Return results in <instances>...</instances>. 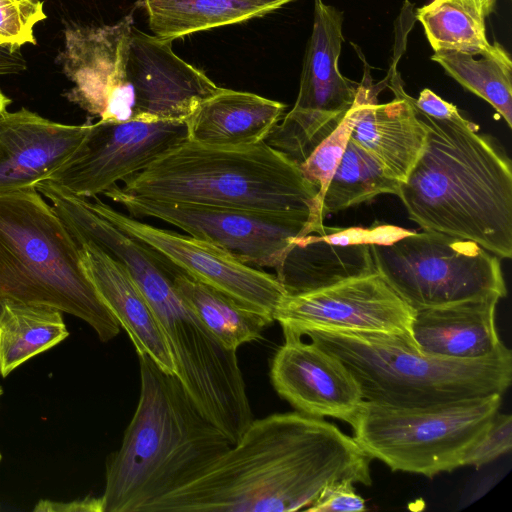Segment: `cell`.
<instances>
[{
    "instance_id": "8fae6325",
    "label": "cell",
    "mask_w": 512,
    "mask_h": 512,
    "mask_svg": "<svg viewBox=\"0 0 512 512\" xmlns=\"http://www.w3.org/2000/svg\"><path fill=\"white\" fill-rule=\"evenodd\" d=\"M186 140V121L100 120L89 124L77 149L46 180L72 195L92 198Z\"/></svg>"
},
{
    "instance_id": "f546056e",
    "label": "cell",
    "mask_w": 512,
    "mask_h": 512,
    "mask_svg": "<svg viewBox=\"0 0 512 512\" xmlns=\"http://www.w3.org/2000/svg\"><path fill=\"white\" fill-rule=\"evenodd\" d=\"M44 19L40 0H0V43L13 49L36 44L34 27Z\"/></svg>"
},
{
    "instance_id": "2e32d148",
    "label": "cell",
    "mask_w": 512,
    "mask_h": 512,
    "mask_svg": "<svg viewBox=\"0 0 512 512\" xmlns=\"http://www.w3.org/2000/svg\"><path fill=\"white\" fill-rule=\"evenodd\" d=\"M283 334L270 368L275 391L298 412L350 424L364 401L354 376L315 343L290 331Z\"/></svg>"
},
{
    "instance_id": "d590c367",
    "label": "cell",
    "mask_w": 512,
    "mask_h": 512,
    "mask_svg": "<svg viewBox=\"0 0 512 512\" xmlns=\"http://www.w3.org/2000/svg\"><path fill=\"white\" fill-rule=\"evenodd\" d=\"M476 12L481 18H487L495 9L497 0H457Z\"/></svg>"
},
{
    "instance_id": "e0dca14e",
    "label": "cell",
    "mask_w": 512,
    "mask_h": 512,
    "mask_svg": "<svg viewBox=\"0 0 512 512\" xmlns=\"http://www.w3.org/2000/svg\"><path fill=\"white\" fill-rule=\"evenodd\" d=\"M400 80L399 75L391 78L395 98L380 104L377 87L365 74L354 101L350 138L376 160L386 175L402 183L423 151L427 129Z\"/></svg>"
},
{
    "instance_id": "d6a6232c",
    "label": "cell",
    "mask_w": 512,
    "mask_h": 512,
    "mask_svg": "<svg viewBox=\"0 0 512 512\" xmlns=\"http://www.w3.org/2000/svg\"><path fill=\"white\" fill-rule=\"evenodd\" d=\"M413 104L418 111L436 120H451L461 115L455 105L428 88H424L419 97L413 99Z\"/></svg>"
},
{
    "instance_id": "5b68a950",
    "label": "cell",
    "mask_w": 512,
    "mask_h": 512,
    "mask_svg": "<svg viewBox=\"0 0 512 512\" xmlns=\"http://www.w3.org/2000/svg\"><path fill=\"white\" fill-rule=\"evenodd\" d=\"M336 356L365 401L393 408H427L503 395L512 380V353L460 361L426 355L407 335L309 329L301 333Z\"/></svg>"
},
{
    "instance_id": "5bb4252c",
    "label": "cell",
    "mask_w": 512,
    "mask_h": 512,
    "mask_svg": "<svg viewBox=\"0 0 512 512\" xmlns=\"http://www.w3.org/2000/svg\"><path fill=\"white\" fill-rule=\"evenodd\" d=\"M133 17L112 25L69 26L57 61L74 86L64 93L72 103L101 121L134 119L135 100L126 80Z\"/></svg>"
},
{
    "instance_id": "484cf974",
    "label": "cell",
    "mask_w": 512,
    "mask_h": 512,
    "mask_svg": "<svg viewBox=\"0 0 512 512\" xmlns=\"http://www.w3.org/2000/svg\"><path fill=\"white\" fill-rule=\"evenodd\" d=\"M475 56L450 50L434 51L431 60L461 86L488 102L512 127V61L498 42Z\"/></svg>"
},
{
    "instance_id": "74e56055",
    "label": "cell",
    "mask_w": 512,
    "mask_h": 512,
    "mask_svg": "<svg viewBox=\"0 0 512 512\" xmlns=\"http://www.w3.org/2000/svg\"><path fill=\"white\" fill-rule=\"evenodd\" d=\"M1 310H2V301L0 300V314H1Z\"/></svg>"
},
{
    "instance_id": "7402d4cb",
    "label": "cell",
    "mask_w": 512,
    "mask_h": 512,
    "mask_svg": "<svg viewBox=\"0 0 512 512\" xmlns=\"http://www.w3.org/2000/svg\"><path fill=\"white\" fill-rule=\"evenodd\" d=\"M275 270L287 295L377 272L369 244H331L317 233L298 238Z\"/></svg>"
},
{
    "instance_id": "44dd1931",
    "label": "cell",
    "mask_w": 512,
    "mask_h": 512,
    "mask_svg": "<svg viewBox=\"0 0 512 512\" xmlns=\"http://www.w3.org/2000/svg\"><path fill=\"white\" fill-rule=\"evenodd\" d=\"M285 108L254 93L220 87L186 120L188 140L218 147L254 145L266 140Z\"/></svg>"
},
{
    "instance_id": "9c48e42d",
    "label": "cell",
    "mask_w": 512,
    "mask_h": 512,
    "mask_svg": "<svg viewBox=\"0 0 512 512\" xmlns=\"http://www.w3.org/2000/svg\"><path fill=\"white\" fill-rule=\"evenodd\" d=\"M342 27L341 11L314 0L296 102L265 140L297 166L338 126L357 95L359 84L344 77L338 67Z\"/></svg>"
},
{
    "instance_id": "f1b7e54d",
    "label": "cell",
    "mask_w": 512,
    "mask_h": 512,
    "mask_svg": "<svg viewBox=\"0 0 512 512\" xmlns=\"http://www.w3.org/2000/svg\"><path fill=\"white\" fill-rule=\"evenodd\" d=\"M353 123L354 103L338 126L298 165L302 176L318 190L321 202L345 151Z\"/></svg>"
},
{
    "instance_id": "ab89813d",
    "label": "cell",
    "mask_w": 512,
    "mask_h": 512,
    "mask_svg": "<svg viewBox=\"0 0 512 512\" xmlns=\"http://www.w3.org/2000/svg\"><path fill=\"white\" fill-rule=\"evenodd\" d=\"M1 460H2V454H1V452H0V462H1Z\"/></svg>"
},
{
    "instance_id": "836d02e7",
    "label": "cell",
    "mask_w": 512,
    "mask_h": 512,
    "mask_svg": "<svg viewBox=\"0 0 512 512\" xmlns=\"http://www.w3.org/2000/svg\"><path fill=\"white\" fill-rule=\"evenodd\" d=\"M35 512H103L102 497L86 496L70 502L40 500L33 509Z\"/></svg>"
},
{
    "instance_id": "8d00e7d4",
    "label": "cell",
    "mask_w": 512,
    "mask_h": 512,
    "mask_svg": "<svg viewBox=\"0 0 512 512\" xmlns=\"http://www.w3.org/2000/svg\"><path fill=\"white\" fill-rule=\"evenodd\" d=\"M11 99L8 98L0 89V115L7 111V107L10 105Z\"/></svg>"
},
{
    "instance_id": "e575fe53",
    "label": "cell",
    "mask_w": 512,
    "mask_h": 512,
    "mask_svg": "<svg viewBox=\"0 0 512 512\" xmlns=\"http://www.w3.org/2000/svg\"><path fill=\"white\" fill-rule=\"evenodd\" d=\"M26 69V61L20 49H13L0 43V75L16 74Z\"/></svg>"
},
{
    "instance_id": "7a4b0ae2",
    "label": "cell",
    "mask_w": 512,
    "mask_h": 512,
    "mask_svg": "<svg viewBox=\"0 0 512 512\" xmlns=\"http://www.w3.org/2000/svg\"><path fill=\"white\" fill-rule=\"evenodd\" d=\"M415 111L427 136L397 195L409 219L511 258L512 167L505 149L462 115L436 120Z\"/></svg>"
},
{
    "instance_id": "603a6c76",
    "label": "cell",
    "mask_w": 512,
    "mask_h": 512,
    "mask_svg": "<svg viewBox=\"0 0 512 512\" xmlns=\"http://www.w3.org/2000/svg\"><path fill=\"white\" fill-rule=\"evenodd\" d=\"M294 0H142L153 35L172 42L261 17Z\"/></svg>"
},
{
    "instance_id": "4316f807",
    "label": "cell",
    "mask_w": 512,
    "mask_h": 512,
    "mask_svg": "<svg viewBox=\"0 0 512 512\" xmlns=\"http://www.w3.org/2000/svg\"><path fill=\"white\" fill-rule=\"evenodd\" d=\"M398 180L385 174L376 160L349 138L321 202V215L337 213L377 197L398 195Z\"/></svg>"
},
{
    "instance_id": "ba28073f",
    "label": "cell",
    "mask_w": 512,
    "mask_h": 512,
    "mask_svg": "<svg viewBox=\"0 0 512 512\" xmlns=\"http://www.w3.org/2000/svg\"><path fill=\"white\" fill-rule=\"evenodd\" d=\"M370 249L377 272L414 310L507 295L499 257L471 240L424 230Z\"/></svg>"
},
{
    "instance_id": "9a60e30c",
    "label": "cell",
    "mask_w": 512,
    "mask_h": 512,
    "mask_svg": "<svg viewBox=\"0 0 512 512\" xmlns=\"http://www.w3.org/2000/svg\"><path fill=\"white\" fill-rule=\"evenodd\" d=\"M171 43L132 28L126 80L135 99L134 120L186 121L220 88L177 56Z\"/></svg>"
},
{
    "instance_id": "4dcf8cb0",
    "label": "cell",
    "mask_w": 512,
    "mask_h": 512,
    "mask_svg": "<svg viewBox=\"0 0 512 512\" xmlns=\"http://www.w3.org/2000/svg\"><path fill=\"white\" fill-rule=\"evenodd\" d=\"M512 449V416L497 412L489 426L469 448L462 466H484Z\"/></svg>"
},
{
    "instance_id": "ac0fdd59",
    "label": "cell",
    "mask_w": 512,
    "mask_h": 512,
    "mask_svg": "<svg viewBox=\"0 0 512 512\" xmlns=\"http://www.w3.org/2000/svg\"><path fill=\"white\" fill-rule=\"evenodd\" d=\"M90 123L62 124L26 108L0 115V194L35 188L77 149Z\"/></svg>"
},
{
    "instance_id": "ffe728a7",
    "label": "cell",
    "mask_w": 512,
    "mask_h": 512,
    "mask_svg": "<svg viewBox=\"0 0 512 512\" xmlns=\"http://www.w3.org/2000/svg\"><path fill=\"white\" fill-rule=\"evenodd\" d=\"M85 269L100 297L125 329L139 355L176 375L175 362L148 300L126 268L89 243L79 244Z\"/></svg>"
},
{
    "instance_id": "d4e9b609",
    "label": "cell",
    "mask_w": 512,
    "mask_h": 512,
    "mask_svg": "<svg viewBox=\"0 0 512 512\" xmlns=\"http://www.w3.org/2000/svg\"><path fill=\"white\" fill-rule=\"evenodd\" d=\"M69 332L58 309L2 301L0 314V375L63 341Z\"/></svg>"
},
{
    "instance_id": "8992f818",
    "label": "cell",
    "mask_w": 512,
    "mask_h": 512,
    "mask_svg": "<svg viewBox=\"0 0 512 512\" xmlns=\"http://www.w3.org/2000/svg\"><path fill=\"white\" fill-rule=\"evenodd\" d=\"M0 300L76 316L102 342L121 328L89 278L79 244L35 188L0 194Z\"/></svg>"
},
{
    "instance_id": "3957f363",
    "label": "cell",
    "mask_w": 512,
    "mask_h": 512,
    "mask_svg": "<svg viewBox=\"0 0 512 512\" xmlns=\"http://www.w3.org/2000/svg\"><path fill=\"white\" fill-rule=\"evenodd\" d=\"M140 395L119 449L106 461L103 512H151L232 445L176 375L139 355Z\"/></svg>"
},
{
    "instance_id": "cb8c5ba5",
    "label": "cell",
    "mask_w": 512,
    "mask_h": 512,
    "mask_svg": "<svg viewBox=\"0 0 512 512\" xmlns=\"http://www.w3.org/2000/svg\"><path fill=\"white\" fill-rule=\"evenodd\" d=\"M174 287L206 328L226 348L237 351L245 344L261 338L273 321L226 294L184 274L177 268Z\"/></svg>"
},
{
    "instance_id": "4fadbf2b",
    "label": "cell",
    "mask_w": 512,
    "mask_h": 512,
    "mask_svg": "<svg viewBox=\"0 0 512 512\" xmlns=\"http://www.w3.org/2000/svg\"><path fill=\"white\" fill-rule=\"evenodd\" d=\"M412 309L378 272L287 295L275 314L283 331H362L411 336Z\"/></svg>"
},
{
    "instance_id": "30bf717a",
    "label": "cell",
    "mask_w": 512,
    "mask_h": 512,
    "mask_svg": "<svg viewBox=\"0 0 512 512\" xmlns=\"http://www.w3.org/2000/svg\"><path fill=\"white\" fill-rule=\"evenodd\" d=\"M134 217H151L210 242L253 267L276 269L295 241L314 233L308 217L137 198L115 185L103 193Z\"/></svg>"
},
{
    "instance_id": "d6986e66",
    "label": "cell",
    "mask_w": 512,
    "mask_h": 512,
    "mask_svg": "<svg viewBox=\"0 0 512 512\" xmlns=\"http://www.w3.org/2000/svg\"><path fill=\"white\" fill-rule=\"evenodd\" d=\"M497 295L414 311L411 336L429 356L470 361L493 354L502 344L495 323Z\"/></svg>"
},
{
    "instance_id": "83f0119b",
    "label": "cell",
    "mask_w": 512,
    "mask_h": 512,
    "mask_svg": "<svg viewBox=\"0 0 512 512\" xmlns=\"http://www.w3.org/2000/svg\"><path fill=\"white\" fill-rule=\"evenodd\" d=\"M416 18L434 51L477 56L491 48L484 19L457 0H432L417 10Z\"/></svg>"
},
{
    "instance_id": "1f68e13d",
    "label": "cell",
    "mask_w": 512,
    "mask_h": 512,
    "mask_svg": "<svg viewBox=\"0 0 512 512\" xmlns=\"http://www.w3.org/2000/svg\"><path fill=\"white\" fill-rule=\"evenodd\" d=\"M365 500L356 493L351 480H340L326 485L313 503L305 509L309 512L366 511Z\"/></svg>"
},
{
    "instance_id": "7c38bea8",
    "label": "cell",
    "mask_w": 512,
    "mask_h": 512,
    "mask_svg": "<svg viewBox=\"0 0 512 512\" xmlns=\"http://www.w3.org/2000/svg\"><path fill=\"white\" fill-rule=\"evenodd\" d=\"M89 205L184 274L275 321L276 311L287 296L276 276L242 263L210 242L136 220L97 196Z\"/></svg>"
},
{
    "instance_id": "277c9868",
    "label": "cell",
    "mask_w": 512,
    "mask_h": 512,
    "mask_svg": "<svg viewBox=\"0 0 512 512\" xmlns=\"http://www.w3.org/2000/svg\"><path fill=\"white\" fill-rule=\"evenodd\" d=\"M121 191L156 201L308 217L325 229L318 190L266 141L244 147L186 140L126 179Z\"/></svg>"
},
{
    "instance_id": "6da1fadb",
    "label": "cell",
    "mask_w": 512,
    "mask_h": 512,
    "mask_svg": "<svg viewBox=\"0 0 512 512\" xmlns=\"http://www.w3.org/2000/svg\"><path fill=\"white\" fill-rule=\"evenodd\" d=\"M371 458L334 424L298 411L251 422L240 440L151 512L305 510L336 481L372 484Z\"/></svg>"
},
{
    "instance_id": "f35d334b",
    "label": "cell",
    "mask_w": 512,
    "mask_h": 512,
    "mask_svg": "<svg viewBox=\"0 0 512 512\" xmlns=\"http://www.w3.org/2000/svg\"><path fill=\"white\" fill-rule=\"evenodd\" d=\"M2 393H3V389H2V387L0 386V397H1Z\"/></svg>"
},
{
    "instance_id": "52a82bcc",
    "label": "cell",
    "mask_w": 512,
    "mask_h": 512,
    "mask_svg": "<svg viewBox=\"0 0 512 512\" xmlns=\"http://www.w3.org/2000/svg\"><path fill=\"white\" fill-rule=\"evenodd\" d=\"M501 394L427 408H393L363 401L350 423L371 458L393 471L429 478L462 466L469 448L498 412Z\"/></svg>"
}]
</instances>
